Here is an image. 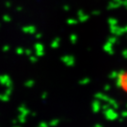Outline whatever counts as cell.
Masks as SVG:
<instances>
[{
	"mask_svg": "<svg viewBox=\"0 0 127 127\" xmlns=\"http://www.w3.org/2000/svg\"><path fill=\"white\" fill-rule=\"evenodd\" d=\"M119 76V86L123 88V90L125 92H127V73H118Z\"/></svg>",
	"mask_w": 127,
	"mask_h": 127,
	"instance_id": "6da1fadb",
	"label": "cell"
}]
</instances>
